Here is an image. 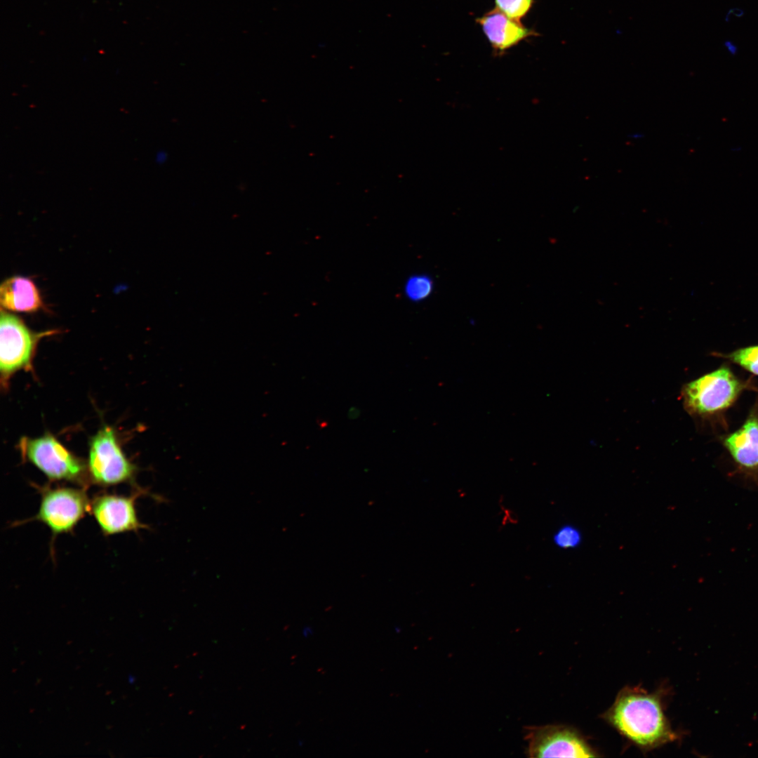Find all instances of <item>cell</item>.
I'll use <instances>...</instances> for the list:
<instances>
[{
    "label": "cell",
    "mask_w": 758,
    "mask_h": 758,
    "mask_svg": "<svg viewBox=\"0 0 758 758\" xmlns=\"http://www.w3.org/2000/svg\"><path fill=\"white\" fill-rule=\"evenodd\" d=\"M552 538L557 547L571 550L576 549L582 544L583 534L577 526L571 524H564L554 532Z\"/></svg>",
    "instance_id": "obj_12"
},
{
    "label": "cell",
    "mask_w": 758,
    "mask_h": 758,
    "mask_svg": "<svg viewBox=\"0 0 758 758\" xmlns=\"http://www.w3.org/2000/svg\"><path fill=\"white\" fill-rule=\"evenodd\" d=\"M723 46L726 48L729 54H730L731 55L735 56L737 55L738 52V47L731 40H725Z\"/></svg>",
    "instance_id": "obj_16"
},
{
    "label": "cell",
    "mask_w": 758,
    "mask_h": 758,
    "mask_svg": "<svg viewBox=\"0 0 758 758\" xmlns=\"http://www.w3.org/2000/svg\"><path fill=\"white\" fill-rule=\"evenodd\" d=\"M147 493L138 488L131 495L102 493L91 500L90 513L105 536L127 532H138L147 526L138 519L135 502Z\"/></svg>",
    "instance_id": "obj_8"
},
{
    "label": "cell",
    "mask_w": 758,
    "mask_h": 758,
    "mask_svg": "<svg viewBox=\"0 0 758 758\" xmlns=\"http://www.w3.org/2000/svg\"><path fill=\"white\" fill-rule=\"evenodd\" d=\"M476 21L493 50L499 53L538 34L534 30L524 26L521 21L507 17L496 8L477 18Z\"/></svg>",
    "instance_id": "obj_9"
},
{
    "label": "cell",
    "mask_w": 758,
    "mask_h": 758,
    "mask_svg": "<svg viewBox=\"0 0 758 758\" xmlns=\"http://www.w3.org/2000/svg\"><path fill=\"white\" fill-rule=\"evenodd\" d=\"M55 333V331L34 332L18 317L1 310L0 376L3 387H7L11 377L18 371L31 369L39 340Z\"/></svg>",
    "instance_id": "obj_4"
},
{
    "label": "cell",
    "mask_w": 758,
    "mask_h": 758,
    "mask_svg": "<svg viewBox=\"0 0 758 758\" xmlns=\"http://www.w3.org/2000/svg\"><path fill=\"white\" fill-rule=\"evenodd\" d=\"M529 757H594L597 754L578 731L565 725L526 726Z\"/></svg>",
    "instance_id": "obj_7"
},
{
    "label": "cell",
    "mask_w": 758,
    "mask_h": 758,
    "mask_svg": "<svg viewBox=\"0 0 758 758\" xmlns=\"http://www.w3.org/2000/svg\"><path fill=\"white\" fill-rule=\"evenodd\" d=\"M432 279L427 275H413L406 281L404 293L412 301H420L428 297L432 291Z\"/></svg>",
    "instance_id": "obj_14"
},
{
    "label": "cell",
    "mask_w": 758,
    "mask_h": 758,
    "mask_svg": "<svg viewBox=\"0 0 758 758\" xmlns=\"http://www.w3.org/2000/svg\"><path fill=\"white\" fill-rule=\"evenodd\" d=\"M313 632L312 629L310 627H305L302 629V635L305 637H309Z\"/></svg>",
    "instance_id": "obj_18"
},
{
    "label": "cell",
    "mask_w": 758,
    "mask_h": 758,
    "mask_svg": "<svg viewBox=\"0 0 758 758\" xmlns=\"http://www.w3.org/2000/svg\"><path fill=\"white\" fill-rule=\"evenodd\" d=\"M41 496L37 513L24 522L37 521L51 531L52 540L72 533L77 524L90 513L91 500L84 488L37 486Z\"/></svg>",
    "instance_id": "obj_3"
},
{
    "label": "cell",
    "mask_w": 758,
    "mask_h": 758,
    "mask_svg": "<svg viewBox=\"0 0 758 758\" xmlns=\"http://www.w3.org/2000/svg\"><path fill=\"white\" fill-rule=\"evenodd\" d=\"M744 385L727 366L704 375L685 385L681 397L691 415H711L730 406Z\"/></svg>",
    "instance_id": "obj_6"
},
{
    "label": "cell",
    "mask_w": 758,
    "mask_h": 758,
    "mask_svg": "<svg viewBox=\"0 0 758 758\" xmlns=\"http://www.w3.org/2000/svg\"><path fill=\"white\" fill-rule=\"evenodd\" d=\"M25 460L38 468L50 481H68L86 488V465L51 434L23 437L19 443Z\"/></svg>",
    "instance_id": "obj_2"
},
{
    "label": "cell",
    "mask_w": 758,
    "mask_h": 758,
    "mask_svg": "<svg viewBox=\"0 0 758 758\" xmlns=\"http://www.w3.org/2000/svg\"><path fill=\"white\" fill-rule=\"evenodd\" d=\"M534 0H495L496 8L507 17L521 21L531 9Z\"/></svg>",
    "instance_id": "obj_15"
},
{
    "label": "cell",
    "mask_w": 758,
    "mask_h": 758,
    "mask_svg": "<svg viewBox=\"0 0 758 758\" xmlns=\"http://www.w3.org/2000/svg\"><path fill=\"white\" fill-rule=\"evenodd\" d=\"M758 375V345L736 350L729 354H717Z\"/></svg>",
    "instance_id": "obj_13"
},
{
    "label": "cell",
    "mask_w": 758,
    "mask_h": 758,
    "mask_svg": "<svg viewBox=\"0 0 758 758\" xmlns=\"http://www.w3.org/2000/svg\"><path fill=\"white\" fill-rule=\"evenodd\" d=\"M86 466L89 481L102 487L133 483L137 470L109 426L102 427L91 439Z\"/></svg>",
    "instance_id": "obj_5"
},
{
    "label": "cell",
    "mask_w": 758,
    "mask_h": 758,
    "mask_svg": "<svg viewBox=\"0 0 758 758\" xmlns=\"http://www.w3.org/2000/svg\"><path fill=\"white\" fill-rule=\"evenodd\" d=\"M394 628H395V629H394V630H395V631H396V632H397V633H399V631H400V628H399V627H395Z\"/></svg>",
    "instance_id": "obj_19"
},
{
    "label": "cell",
    "mask_w": 758,
    "mask_h": 758,
    "mask_svg": "<svg viewBox=\"0 0 758 758\" xmlns=\"http://www.w3.org/2000/svg\"><path fill=\"white\" fill-rule=\"evenodd\" d=\"M660 692L625 688L619 692L604 718L624 738L645 750L674 741L679 735L665 714Z\"/></svg>",
    "instance_id": "obj_1"
},
{
    "label": "cell",
    "mask_w": 758,
    "mask_h": 758,
    "mask_svg": "<svg viewBox=\"0 0 758 758\" xmlns=\"http://www.w3.org/2000/svg\"><path fill=\"white\" fill-rule=\"evenodd\" d=\"M744 13H745L743 9L738 8H731L726 15H729L731 14H733L736 17L740 18L744 15Z\"/></svg>",
    "instance_id": "obj_17"
},
{
    "label": "cell",
    "mask_w": 758,
    "mask_h": 758,
    "mask_svg": "<svg viewBox=\"0 0 758 758\" xmlns=\"http://www.w3.org/2000/svg\"><path fill=\"white\" fill-rule=\"evenodd\" d=\"M724 445L736 465L758 480V416L750 415L740 428L724 439Z\"/></svg>",
    "instance_id": "obj_10"
},
{
    "label": "cell",
    "mask_w": 758,
    "mask_h": 758,
    "mask_svg": "<svg viewBox=\"0 0 758 758\" xmlns=\"http://www.w3.org/2000/svg\"><path fill=\"white\" fill-rule=\"evenodd\" d=\"M0 302L2 308L18 312H34L44 305L34 281L20 276L10 277L1 284Z\"/></svg>",
    "instance_id": "obj_11"
}]
</instances>
